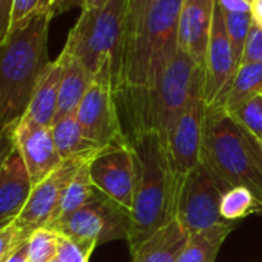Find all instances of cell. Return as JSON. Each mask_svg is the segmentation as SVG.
<instances>
[{"label":"cell","instance_id":"obj_2","mask_svg":"<svg viewBox=\"0 0 262 262\" xmlns=\"http://www.w3.org/2000/svg\"><path fill=\"white\" fill-rule=\"evenodd\" d=\"M53 13L47 11L11 31L0 43V135L25 116L36 86L51 63L48 31Z\"/></svg>","mask_w":262,"mask_h":262},{"label":"cell","instance_id":"obj_19","mask_svg":"<svg viewBox=\"0 0 262 262\" xmlns=\"http://www.w3.org/2000/svg\"><path fill=\"white\" fill-rule=\"evenodd\" d=\"M187 239L188 233L174 219L151 234L131 257L133 262H178Z\"/></svg>","mask_w":262,"mask_h":262},{"label":"cell","instance_id":"obj_18","mask_svg":"<svg viewBox=\"0 0 262 262\" xmlns=\"http://www.w3.org/2000/svg\"><path fill=\"white\" fill-rule=\"evenodd\" d=\"M62 73L63 63L60 57H57L48 65V68L42 74L24 117L43 126H53L57 113Z\"/></svg>","mask_w":262,"mask_h":262},{"label":"cell","instance_id":"obj_17","mask_svg":"<svg viewBox=\"0 0 262 262\" xmlns=\"http://www.w3.org/2000/svg\"><path fill=\"white\" fill-rule=\"evenodd\" d=\"M59 57L63 63V73L59 88V103L54 122L70 116H76L80 102L94 82V76L76 57L63 50Z\"/></svg>","mask_w":262,"mask_h":262},{"label":"cell","instance_id":"obj_9","mask_svg":"<svg viewBox=\"0 0 262 262\" xmlns=\"http://www.w3.org/2000/svg\"><path fill=\"white\" fill-rule=\"evenodd\" d=\"M225 190L201 161L181 181L176 219L190 233L225 222L221 216V201Z\"/></svg>","mask_w":262,"mask_h":262},{"label":"cell","instance_id":"obj_3","mask_svg":"<svg viewBox=\"0 0 262 262\" xmlns=\"http://www.w3.org/2000/svg\"><path fill=\"white\" fill-rule=\"evenodd\" d=\"M201 161L225 191L247 188L262 205V144L221 106L205 110Z\"/></svg>","mask_w":262,"mask_h":262},{"label":"cell","instance_id":"obj_29","mask_svg":"<svg viewBox=\"0 0 262 262\" xmlns=\"http://www.w3.org/2000/svg\"><path fill=\"white\" fill-rule=\"evenodd\" d=\"M51 4H53V0H14L10 33L20 28L22 25H25L33 17H36L42 13L51 11Z\"/></svg>","mask_w":262,"mask_h":262},{"label":"cell","instance_id":"obj_4","mask_svg":"<svg viewBox=\"0 0 262 262\" xmlns=\"http://www.w3.org/2000/svg\"><path fill=\"white\" fill-rule=\"evenodd\" d=\"M125 0H110L103 8L82 10L63 51L94 76L108 82L114 94L122 88Z\"/></svg>","mask_w":262,"mask_h":262},{"label":"cell","instance_id":"obj_28","mask_svg":"<svg viewBox=\"0 0 262 262\" xmlns=\"http://www.w3.org/2000/svg\"><path fill=\"white\" fill-rule=\"evenodd\" d=\"M59 233L51 228H37L27 241L30 262H50L57 257Z\"/></svg>","mask_w":262,"mask_h":262},{"label":"cell","instance_id":"obj_20","mask_svg":"<svg viewBox=\"0 0 262 262\" xmlns=\"http://www.w3.org/2000/svg\"><path fill=\"white\" fill-rule=\"evenodd\" d=\"M51 131L57 151L63 161L68 159L91 161L102 150H105L85 138L76 116H70L54 122Z\"/></svg>","mask_w":262,"mask_h":262},{"label":"cell","instance_id":"obj_33","mask_svg":"<svg viewBox=\"0 0 262 262\" xmlns=\"http://www.w3.org/2000/svg\"><path fill=\"white\" fill-rule=\"evenodd\" d=\"M14 0H0V43L8 39Z\"/></svg>","mask_w":262,"mask_h":262},{"label":"cell","instance_id":"obj_42","mask_svg":"<svg viewBox=\"0 0 262 262\" xmlns=\"http://www.w3.org/2000/svg\"><path fill=\"white\" fill-rule=\"evenodd\" d=\"M254 2H256V0H254Z\"/></svg>","mask_w":262,"mask_h":262},{"label":"cell","instance_id":"obj_1","mask_svg":"<svg viewBox=\"0 0 262 262\" xmlns=\"http://www.w3.org/2000/svg\"><path fill=\"white\" fill-rule=\"evenodd\" d=\"M126 138L136 165V188L126 237L133 254L151 234L176 219L182 179L173 171L158 131L141 128Z\"/></svg>","mask_w":262,"mask_h":262},{"label":"cell","instance_id":"obj_21","mask_svg":"<svg viewBox=\"0 0 262 262\" xmlns=\"http://www.w3.org/2000/svg\"><path fill=\"white\" fill-rule=\"evenodd\" d=\"M234 227L236 224L225 221L210 228L190 233L178 262H216L222 244Z\"/></svg>","mask_w":262,"mask_h":262},{"label":"cell","instance_id":"obj_13","mask_svg":"<svg viewBox=\"0 0 262 262\" xmlns=\"http://www.w3.org/2000/svg\"><path fill=\"white\" fill-rule=\"evenodd\" d=\"M16 148L24 158L33 187L54 173L63 162L54 144L51 126L39 125L27 117L14 126Z\"/></svg>","mask_w":262,"mask_h":262},{"label":"cell","instance_id":"obj_37","mask_svg":"<svg viewBox=\"0 0 262 262\" xmlns=\"http://www.w3.org/2000/svg\"><path fill=\"white\" fill-rule=\"evenodd\" d=\"M7 262H30L27 242H24V244H20L19 247H16V248L13 250V253L10 254V257L7 259Z\"/></svg>","mask_w":262,"mask_h":262},{"label":"cell","instance_id":"obj_12","mask_svg":"<svg viewBox=\"0 0 262 262\" xmlns=\"http://www.w3.org/2000/svg\"><path fill=\"white\" fill-rule=\"evenodd\" d=\"M90 176L94 187L131 213L136 188V165L133 150L129 147H111L102 150L90 161Z\"/></svg>","mask_w":262,"mask_h":262},{"label":"cell","instance_id":"obj_15","mask_svg":"<svg viewBox=\"0 0 262 262\" xmlns=\"http://www.w3.org/2000/svg\"><path fill=\"white\" fill-rule=\"evenodd\" d=\"M216 0H182L178 25L179 50L187 53L204 70L210 42Z\"/></svg>","mask_w":262,"mask_h":262},{"label":"cell","instance_id":"obj_10","mask_svg":"<svg viewBox=\"0 0 262 262\" xmlns=\"http://www.w3.org/2000/svg\"><path fill=\"white\" fill-rule=\"evenodd\" d=\"M76 119L85 138L99 147L111 148L128 145V138L120 120L117 99L113 86L108 82L94 79L77 108Z\"/></svg>","mask_w":262,"mask_h":262},{"label":"cell","instance_id":"obj_38","mask_svg":"<svg viewBox=\"0 0 262 262\" xmlns=\"http://www.w3.org/2000/svg\"><path fill=\"white\" fill-rule=\"evenodd\" d=\"M251 14H253L254 22L262 27V0H256L251 5Z\"/></svg>","mask_w":262,"mask_h":262},{"label":"cell","instance_id":"obj_40","mask_svg":"<svg viewBox=\"0 0 262 262\" xmlns=\"http://www.w3.org/2000/svg\"><path fill=\"white\" fill-rule=\"evenodd\" d=\"M247 2H248V4H251V5H253V4H254V0H247Z\"/></svg>","mask_w":262,"mask_h":262},{"label":"cell","instance_id":"obj_34","mask_svg":"<svg viewBox=\"0 0 262 262\" xmlns=\"http://www.w3.org/2000/svg\"><path fill=\"white\" fill-rule=\"evenodd\" d=\"M14 129H10L7 133L0 135V168L4 167V164L7 162V159L11 156V153L16 148V142H14Z\"/></svg>","mask_w":262,"mask_h":262},{"label":"cell","instance_id":"obj_36","mask_svg":"<svg viewBox=\"0 0 262 262\" xmlns=\"http://www.w3.org/2000/svg\"><path fill=\"white\" fill-rule=\"evenodd\" d=\"M217 4L230 13H250L251 4L247 0H217Z\"/></svg>","mask_w":262,"mask_h":262},{"label":"cell","instance_id":"obj_5","mask_svg":"<svg viewBox=\"0 0 262 262\" xmlns=\"http://www.w3.org/2000/svg\"><path fill=\"white\" fill-rule=\"evenodd\" d=\"M181 7L182 0H156L144 34L123 59L119 93H145L159 82L179 51L178 25Z\"/></svg>","mask_w":262,"mask_h":262},{"label":"cell","instance_id":"obj_25","mask_svg":"<svg viewBox=\"0 0 262 262\" xmlns=\"http://www.w3.org/2000/svg\"><path fill=\"white\" fill-rule=\"evenodd\" d=\"M250 214H262V205L247 188L234 187L224 193L221 201V216L224 221L234 222Z\"/></svg>","mask_w":262,"mask_h":262},{"label":"cell","instance_id":"obj_22","mask_svg":"<svg viewBox=\"0 0 262 262\" xmlns=\"http://www.w3.org/2000/svg\"><path fill=\"white\" fill-rule=\"evenodd\" d=\"M259 93H262V63L241 65L230 83L222 90L216 102L211 105L228 111Z\"/></svg>","mask_w":262,"mask_h":262},{"label":"cell","instance_id":"obj_41","mask_svg":"<svg viewBox=\"0 0 262 262\" xmlns=\"http://www.w3.org/2000/svg\"><path fill=\"white\" fill-rule=\"evenodd\" d=\"M50 262H59V259L56 257V259H53V260H50Z\"/></svg>","mask_w":262,"mask_h":262},{"label":"cell","instance_id":"obj_31","mask_svg":"<svg viewBox=\"0 0 262 262\" xmlns=\"http://www.w3.org/2000/svg\"><path fill=\"white\" fill-rule=\"evenodd\" d=\"M247 63H262V27L257 25L254 20L245 42L241 65H247Z\"/></svg>","mask_w":262,"mask_h":262},{"label":"cell","instance_id":"obj_27","mask_svg":"<svg viewBox=\"0 0 262 262\" xmlns=\"http://www.w3.org/2000/svg\"><path fill=\"white\" fill-rule=\"evenodd\" d=\"M227 111V110H225ZM244 129L262 144V93L251 96L241 105L227 111Z\"/></svg>","mask_w":262,"mask_h":262},{"label":"cell","instance_id":"obj_16","mask_svg":"<svg viewBox=\"0 0 262 262\" xmlns=\"http://www.w3.org/2000/svg\"><path fill=\"white\" fill-rule=\"evenodd\" d=\"M33 184L17 148L0 168V228L13 224L24 210Z\"/></svg>","mask_w":262,"mask_h":262},{"label":"cell","instance_id":"obj_26","mask_svg":"<svg viewBox=\"0 0 262 262\" xmlns=\"http://www.w3.org/2000/svg\"><path fill=\"white\" fill-rule=\"evenodd\" d=\"M222 13H224L225 28H227V34L230 39V45H231L234 68L237 73L241 62H242L245 42H247V37H248V33H250V28H251L254 19H253L251 11L250 13H230L222 8Z\"/></svg>","mask_w":262,"mask_h":262},{"label":"cell","instance_id":"obj_11","mask_svg":"<svg viewBox=\"0 0 262 262\" xmlns=\"http://www.w3.org/2000/svg\"><path fill=\"white\" fill-rule=\"evenodd\" d=\"M85 162L90 161H63L54 173H51L47 179L33 187L24 210L14 221L25 241H28L31 233L37 228H48L53 224L70 182Z\"/></svg>","mask_w":262,"mask_h":262},{"label":"cell","instance_id":"obj_35","mask_svg":"<svg viewBox=\"0 0 262 262\" xmlns=\"http://www.w3.org/2000/svg\"><path fill=\"white\" fill-rule=\"evenodd\" d=\"M85 4L86 0H53L51 4V13L53 16H59V14H63L73 8H85Z\"/></svg>","mask_w":262,"mask_h":262},{"label":"cell","instance_id":"obj_30","mask_svg":"<svg viewBox=\"0 0 262 262\" xmlns=\"http://www.w3.org/2000/svg\"><path fill=\"white\" fill-rule=\"evenodd\" d=\"M96 245H83L59 234L57 242V259L59 262H90V257Z\"/></svg>","mask_w":262,"mask_h":262},{"label":"cell","instance_id":"obj_24","mask_svg":"<svg viewBox=\"0 0 262 262\" xmlns=\"http://www.w3.org/2000/svg\"><path fill=\"white\" fill-rule=\"evenodd\" d=\"M156 0H125L123 16V59L135 42L144 34L150 11ZM123 67V62H122Z\"/></svg>","mask_w":262,"mask_h":262},{"label":"cell","instance_id":"obj_23","mask_svg":"<svg viewBox=\"0 0 262 262\" xmlns=\"http://www.w3.org/2000/svg\"><path fill=\"white\" fill-rule=\"evenodd\" d=\"M97 193H99V190L94 187L91 176H90V162H85L79 168V171L76 173L73 181L70 182V185L62 198L60 207L56 213V217L48 228H51L59 221L68 217L70 214H73L74 211H77L79 208L86 205L90 201H93L96 198Z\"/></svg>","mask_w":262,"mask_h":262},{"label":"cell","instance_id":"obj_8","mask_svg":"<svg viewBox=\"0 0 262 262\" xmlns=\"http://www.w3.org/2000/svg\"><path fill=\"white\" fill-rule=\"evenodd\" d=\"M205 110L204 70H199L193 82L188 102L165 141L170 165L181 179L185 178L201 162Z\"/></svg>","mask_w":262,"mask_h":262},{"label":"cell","instance_id":"obj_14","mask_svg":"<svg viewBox=\"0 0 262 262\" xmlns=\"http://www.w3.org/2000/svg\"><path fill=\"white\" fill-rule=\"evenodd\" d=\"M234 74L236 68L230 39L225 28V19L222 8L216 0L211 34L204 65V99L207 105L216 102V99L219 97L222 90L230 83Z\"/></svg>","mask_w":262,"mask_h":262},{"label":"cell","instance_id":"obj_39","mask_svg":"<svg viewBox=\"0 0 262 262\" xmlns=\"http://www.w3.org/2000/svg\"><path fill=\"white\" fill-rule=\"evenodd\" d=\"M110 0H86L85 8L83 10H97V8H103Z\"/></svg>","mask_w":262,"mask_h":262},{"label":"cell","instance_id":"obj_6","mask_svg":"<svg viewBox=\"0 0 262 262\" xmlns=\"http://www.w3.org/2000/svg\"><path fill=\"white\" fill-rule=\"evenodd\" d=\"M201 68L184 51H178L155 88L145 93H120L116 97L131 105V110H139L141 125L135 129H155L164 144L182 114L196 74ZM131 129V131H135Z\"/></svg>","mask_w":262,"mask_h":262},{"label":"cell","instance_id":"obj_7","mask_svg":"<svg viewBox=\"0 0 262 262\" xmlns=\"http://www.w3.org/2000/svg\"><path fill=\"white\" fill-rule=\"evenodd\" d=\"M128 228L129 213L100 191L86 205L51 227V230L77 244L96 247L103 242L126 239Z\"/></svg>","mask_w":262,"mask_h":262},{"label":"cell","instance_id":"obj_32","mask_svg":"<svg viewBox=\"0 0 262 262\" xmlns=\"http://www.w3.org/2000/svg\"><path fill=\"white\" fill-rule=\"evenodd\" d=\"M24 242L27 241L22 237L20 230L17 228L14 222L4 228H0V262H7L13 250Z\"/></svg>","mask_w":262,"mask_h":262}]
</instances>
